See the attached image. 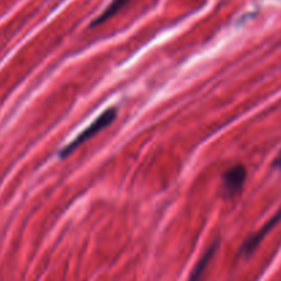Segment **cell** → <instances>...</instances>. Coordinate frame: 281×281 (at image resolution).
<instances>
[{
  "instance_id": "3",
  "label": "cell",
  "mask_w": 281,
  "mask_h": 281,
  "mask_svg": "<svg viewBox=\"0 0 281 281\" xmlns=\"http://www.w3.org/2000/svg\"><path fill=\"white\" fill-rule=\"evenodd\" d=\"M247 170L243 165H235L228 169L224 174L222 183H224L225 192L229 196L239 194L246 183Z\"/></svg>"
},
{
  "instance_id": "2",
  "label": "cell",
  "mask_w": 281,
  "mask_h": 281,
  "mask_svg": "<svg viewBox=\"0 0 281 281\" xmlns=\"http://www.w3.org/2000/svg\"><path fill=\"white\" fill-rule=\"evenodd\" d=\"M279 222H281V209L279 210V211L276 212L273 217L270 218L269 221H268V222H266V224H265L264 226L258 230V232H255L254 235L250 236V237H248V239L243 243L240 253L246 254V255L253 254L254 251L258 248V246L261 244V241L264 240L265 237H266V235H268L270 230L273 229V228H275L276 225L279 224Z\"/></svg>"
},
{
  "instance_id": "6",
  "label": "cell",
  "mask_w": 281,
  "mask_h": 281,
  "mask_svg": "<svg viewBox=\"0 0 281 281\" xmlns=\"http://www.w3.org/2000/svg\"><path fill=\"white\" fill-rule=\"evenodd\" d=\"M275 166H276V167H279V169H280V170H281V151H280V155H279V156L276 158Z\"/></svg>"
},
{
  "instance_id": "1",
  "label": "cell",
  "mask_w": 281,
  "mask_h": 281,
  "mask_svg": "<svg viewBox=\"0 0 281 281\" xmlns=\"http://www.w3.org/2000/svg\"><path fill=\"white\" fill-rule=\"evenodd\" d=\"M115 117H117V110L115 109L106 110L104 113H102L96 120L92 122L89 127H86L85 129H84V131H82V132H81L80 135L71 141V143H69L66 147H64V148L61 149V156H62V158H66V156L71 154L75 148H78L81 144L88 141L89 139L93 138L95 135H98L99 132H102L104 128H107L109 125L113 124V121L115 120Z\"/></svg>"
},
{
  "instance_id": "4",
  "label": "cell",
  "mask_w": 281,
  "mask_h": 281,
  "mask_svg": "<svg viewBox=\"0 0 281 281\" xmlns=\"http://www.w3.org/2000/svg\"><path fill=\"white\" fill-rule=\"evenodd\" d=\"M218 250V240L214 241L211 246L209 247L206 250V253L202 255V258L198 261V264L192 270V273L190 275V279L188 281H203V277H205V273H206L209 265L211 262V259L214 258V255L217 253Z\"/></svg>"
},
{
  "instance_id": "5",
  "label": "cell",
  "mask_w": 281,
  "mask_h": 281,
  "mask_svg": "<svg viewBox=\"0 0 281 281\" xmlns=\"http://www.w3.org/2000/svg\"><path fill=\"white\" fill-rule=\"evenodd\" d=\"M129 1L131 0H113L109 4V7L91 23V26H98V25H102L106 21H109L110 18L114 17L115 14H118V11H121L124 7L127 6Z\"/></svg>"
}]
</instances>
